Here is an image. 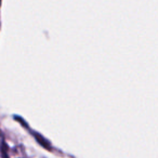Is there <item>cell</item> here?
I'll return each mask as SVG.
<instances>
[{
	"mask_svg": "<svg viewBox=\"0 0 158 158\" xmlns=\"http://www.w3.org/2000/svg\"><path fill=\"white\" fill-rule=\"evenodd\" d=\"M0 1H1V0H0Z\"/></svg>",
	"mask_w": 158,
	"mask_h": 158,
	"instance_id": "obj_1",
	"label": "cell"
}]
</instances>
